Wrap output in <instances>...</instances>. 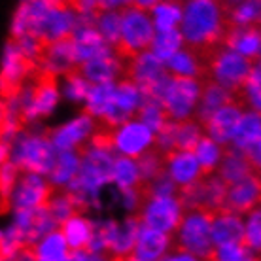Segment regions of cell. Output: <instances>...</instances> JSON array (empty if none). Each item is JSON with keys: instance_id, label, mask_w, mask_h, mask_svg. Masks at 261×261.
Listing matches in <instances>:
<instances>
[{"instance_id": "3957f363", "label": "cell", "mask_w": 261, "mask_h": 261, "mask_svg": "<svg viewBox=\"0 0 261 261\" xmlns=\"http://www.w3.org/2000/svg\"><path fill=\"white\" fill-rule=\"evenodd\" d=\"M57 150L47 140L46 135H33V133H19L12 142V161L21 172H34V174H49L55 163Z\"/></svg>"}, {"instance_id": "4316f807", "label": "cell", "mask_w": 261, "mask_h": 261, "mask_svg": "<svg viewBox=\"0 0 261 261\" xmlns=\"http://www.w3.org/2000/svg\"><path fill=\"white\" fill-rule=\"evenodd\" d=\"M150 13L157 31L176 29V25L182 21V6L169 4V2H157L155 6L150 10Z\"/></svg>"}, {"instance_id": "ffe728a7", "label": "cell", "mask_w": 261, "mask_h": 261, "mask_svg": "<svg viewBox=\"0 0 261 261\" xmlns=\"http://www.w3.org/2000/svg\"><path fill=\"white\" fill-rule=\"evenodd\" d=\"M68 252H70L68 244L59 229L40 239L36 244H31V254L34 261H66Z\"/></svg>"}, {"instance_id": "2e32d148", "label": "cell", "mask_w": 261, "mask_h": 261, "mask_svg": "<svg viewBox=\"0 0 261 261\" xmlns=\"http://www.w3.org/2000/svg\"><path fill=\"white\" fill-rule=\"evenodd\" d=\"M167 248H169V235L142 225L135 244V257L138 261H159L167 254Z\"/></svg>"}, {"instance_id": "8992f818", "label": "cell", "mask_w": 261, "mask_h": 261, "mask_svg": "<svg viewBox=\"0 0 261 261\" xmlns=\"http://www.w3.org/2000/svg\"><path fill=\"white\" fill-rule=\"evenodd\" d=\"M53 188H55V184H51L40 174L21 172L19 180L15 184V190L12 193V199H10V206L13 212L46 208Z\"/></svg>"}, {"instance_id": "74e56055", "label": "cell", "mask_w": 261, "mask_h": 261, "mask_svg": "<svg viewBox=\"0 0 261 261\" xmlns=\"http://www.w3.org/2000/svg\"><path fill=\"white\" fill-rule=\"evenodd\" d=\"M244 261H261V259H257V257H254V255H250V257H246Z\"/></svg>"}, {"instance_id": "52a82bcc", "label": "cell", "mask_w": 261, "mask_h": 261, "mask_svg": "<svg viewBox=\"0 0 261 261\" xmlns=\"http://www.w3.org/2000/svg\"><path fill=\"white\" fill-rule=\"evenodd\" d=\"M199 98V82L191 78H170L163 112L169 121H184L193 116Z\"/></svg>"}, {"instance_id": "f546056e", "label": "cell", "mask_w": 261, "mask_h": 261, "mask_svg": "<svg viewBox=\"0 0 261 261\" xmlns=\"http://www.w3.org/2000/svg\"><path fill=\"white\" fill-rule=\"evenodd\" d=\"M241 242L246 246L250 255L261 257V208L248 216V222L244 225V237Z\"/></svg>"}, {"instance_id": "1f68e13d", "label": "cell", "mask_w": 261, "mask_h": 261, "mask_svg": "<svg viewBox=\"0 0 261 261\" xmlns=\"http://www.w3.org/2000/svg\"><path fill=\"white\" fill-rule=\"evenodd\" d=\"M244 153L250 157V161L254 165H257V167H261V130L259 135L254 138V142L250 144L248 148L244 150Z\"/></svg>"}, {"instance_id": "4dcf8cb0", "label": "cell", "mask_w": 261, "mask_h": 261, "mask_svg": "<svg viewBox=\"0 0 261 261\" xmlns=\"http://www.w3.org/2000/svg\"><path fill=\"white\" fill-rule=\"evenodd\" d=\"M19 174L21 170L12 163V161H8L6 165H2L0 167V193L6 197L8 201L12 199V193L15 190V184L19 180Z\"/></svg>"}, {"instance_id": "f35d334b", "label": "cell", "mask_w": 261, "mask_h": 261, "mask_svg": "<svg viewBox=\"0 0 261 261\" xmlns=\"http://www.w3.org/2000/svg\"><path fill=\"white\" fill-rule=\"evenodd\" d=\"M257 259H261V257H257Z\"/></svg>"}, {"instance_id": "83f0119b", "label": "cell", "mask_w": 261, "mask_h": 261, "mask_svg": "<svg viewBox=\"0 0 261 261\" xmlns=\"http://www.w3.org/2000/svg\"><path fill=\"white\" fill-rule=\"evenodd\" d=\"M140 178L138 174V165L130 157H119L114 161V172H112V182H116L121 188V191L130 190L137 180Z\"/></svg>"}, {"instance_id": "6da1fadb", "label": "cell", "mask_w": 261, "mask_h": 261, "mask_svg": "<svg viewBox=\"0 0 261 261\" xmlns=\"http://www.w3.org/2000/svg\"><path fill=\"white\" fill-rule=\"evenodd\" d=\"M225 15L218 0H188L182 10L180 33L188 46L225 42Z\"/></svg>"}, {"instance_id": "ac0fdd59", "label": "cell", "mask_w": 261, "mask_h": 261, "mask_svg": "<svg viewBox=\"0 0 261 261\" xmlns=\"http://www.w3.org/2000/svg\"><path fill=\"white\" fill-rule=\"evenodd\" d=\"M210 237H212L214 246L229 244V242H241L242 237H244L242 218L233 214L231 210L216 216L214 222H212V227H210Z\"/></svg>"}, {"instance_id": "d6a6232c", "label": "cell", "mask_w": 261, "mask_h": 261, "mask_svg": "<svg viewBox=\"0 0 261 261\" xmlns=\"http://www.w3.org/2000/svg\"><path fill=\"white\" fill-rule=\"evenodd\" d=\"M10 153H12V142L0 138V167L10 161Z\"/></svg>"}, {"instance_id": "e0dca14e", "label": "cell", "mask_w": 261, "mask_h": 261, "mask_svg": "<svg viewBox=\"0 0 261 261\" xmlns=\"http://www.w3.org/2000/svg\"><path fill=\"white\" fill-rule=\"evenodd\" d=\"M106 53H112L110 46L97 33L95 27H84L80 33H76V40H74V57H76V63H85V61L106 55Z\"/></svg>"}, {"instance_id": "30bf717a", "label": "cell", "mask_w": 261, "mask_h": 261, "mask_svg": "<svg viewBox=\"0 0 261 261\" xmlns=\"http://www.w3.org/2000/svg\"><path fill=\"white\" fill-rule=\"evenodd\" d=\"M180 218H182V208L176 197H153L140 214V222L144 227H150L165 235H172L180 223Z\"/></svg>"}, {"instance_id": "9a60e30c", "label": "cell", "mask_w": 261, "mask_h": 261, "mask_svg": "<svg viewBox=\"0 0 261 261\" xmlns=\"http://www.w3.org/2000/svg\"><path fill=\"white\" fill-rule=\"evenodd\" d=\"M61 235L65 237L68 250H82V252H91V242L95 237V225L84 216H74L66 220L59 227Z\"/></svg>"}, {"instance_id": "8fae6325", "label": "cell", "mask_w": 261, "mask_h": 261, "mask_svg": "<svg viewBox=\"0 0 261 261\" xmlns=\"http://www.w3.org/2000/svg\"><path fill=\"white\" fill-rule=\"evenodd\" d=\"M93 130V118L87 114H82L72 123L63 125L59 129L47 133V140L53 144V148L59 151H72L76 146L89 140Z\"/></svg>"}, {"instance_id": "484cf974", "label": "cell", "mask_w": 261, "mask_h": 261, "mask_svg": "<svg viewBox=\"0 0 261 261\" xmlns=\"http://www.w3.org/2000/svg\"><path fill=\"white\" fill-rule=\"evenodd\" d=\"M95 29L97 33L105 38L108 46H114L119 38H121V13L118 10L108 8L97 21H95Z\"/></svg>"}, {"instance_id": "cb8c5ba5", "label": "cell", "mask_w": 261, "mask_h": 261, "mask_svg": "<svg viewBox=\"0 0 261 261\" xmlns=\"http://www.w3.org/2000/svg\"><path fill=\"white\" fill-rule=\"evenodd\" d=\"M259 130H261V116L257 112H246V114H242V118L239 121V125H237L235 135L231 138V142L239 150H246L250 144L254 142V138L259 135Z\"/></svg>"}, {"instance_id": "7a4b0ae2", "label": "cell", "mask_w": 261, "mask_h": 261, "mask_svg": "<svg viewBox=\"0 0 261 261\" xmlns=\"http://www.w3.org/2000/svg\"><path fill=\"white\" fill-rule=\"evenodd\" d=\"M212 210H182V218L176 231L169 235L170 254H188L197 261L206 259L214 250L210 227L216 218Z\"/></svg>"}, {"instance_id": "277c9868", "label": "cell", "mask_w": 261, "mask_h": 261, "mask_svg": "<svg viewBox=\"0 0 261 261\" xmlns=\"http://www.w3.org/2000/svg\"><path fill=\"white\" fill-rule=\"evenodd\" d=\"M34 70H36V65L27 59L17 44L10 40L4 47L2 63H0V98L8 100L15 97L34 74Z\"/></svg>"}, {"instance_id": "4fadbf2b", "label": "cell", "mask_w": 261, "mask_h": 261, "mask_svg": "<svg viewBox=\"0 0 261 261\" xmlns=\"http://www.w3.org/2000/svg\"><path fill=\"white\" fill-rule=\"evenodd\" d=\"M241 118H242L241 108L227 102V105L222 106L212 116V119H210L206 129H204V135L208 138H212L216 144L229 142L233 138V135H235V129L237 125H239V121H241Z\"/></svg>"}, {"instance_id": "44dd1931", "label": "cell", "mask_w": 261, "mask_h": 261, "mask_svg": "<svg viewBox=\"0 0 261 261\" xmlns=\"http://www.w3.org/2000/svg\"><path fill=\"white\" fill-rule=\"evenodd\" d=\"M80 170V159L74 151H57L55 163L49 170V182L55 186H66L72 182V178L78 174Z\"/></svg>"}, {"instance_id": "d6986e66", "label": "cell", "mask_w": 261, "mask_h": 261, "mask_svg": "<svg viewBox=\"0 0 261 261\" xmlns=\"http://www.w3.org/2000/svg\"><path fill=\"white\" fill-rule=\"evenodd\" d=\"M167 172L178 188L193 184L199 178H202L201 167H199L195 153H176V155H172L167 161Z\"/></svg>"}, {"instance_id": "ba28073f", "label": "cell", "mask_w": 261, "mask_h": 261, "mask_svg": "<svg viewBox=\"0 0 261 261\" xmlns=\"http://www.w3.org/2000/svg\"><path fill=\"white\" fill-rule=\"evenodd\" d=\"M254 65L255 63L242 57L241 53L225 47L212 61V80L225 87L227 91H233L248 82Z\"/></svg>"}, {"instance_id": "d4e9b609", "label": "cell", "mask_w": 261, "mask_h": 261, "mask_svg": "<svg viewBox=\"0 0 261 261\" xmlns=\"http://www.w3.org/2000/svg\"><path fill=\"white\" fill-rule=\"evenodd\" d=\"M182 44H184V38H182V33L178 29L157 31L155 38H153V46H151V53L159 61H167L182 47Z\"/></svg>"}, {"instance_id": "603a6c76", "label": "cell", "mask_w": 261, "mask_h": 261, "mask_svg": "<svg viewBox=\"0 0 261 261\" xmlns=\"http://www.w3.org/2000/svg\"><path fill=\"white\" fill-rule=\"evenodd\" d=\"M114 93H116V85L110 84H100V85H93L89 89V95L85 98V108L84 114L91 116V118H97V116H102L108 106H110L112 98H114Z\"/></svg>"}, {"instance_id": "f1b7e54d", "label": "cell", "mask_w": 261, "mask_h": 261, "mask_svg": "<svg viewBox=\"0 0 261 261\" xmlns=\"http://www.w3.org/2000/svg\"><path fill=\"white\" fill-rule=\"evenodd\" d=\"M25 246L29 244H25L21 233L13 225L0 229V261H15Z\"/></svg>"}, {"instance_id": "7c38bea8", "label": "cell", "mask_w": 261, "mask_h": 261, "mask_svg": "<svg viewBox=\"0 0 261 261\" xmlns=\"http://www.w3.org/2000/svg\"><path fill=\"white\" fill-rule=\"evenodd\" d=\"M153 140V133L140 121H127L121 125L116 135V148H118L125 157L138 159L144 151L150 148Z\"/></svg>"}, {"instance_id": "5bb4252c", "label": "cell", "mask_w": 261, "mask_h": 261, "mask_svg": "<svg viewBox=\"0 0 261 261\" xmlns=\"http://www.w3.org/2000/svg\"><path fill=\"white\" fill-rule=\"evenodd\" d=\"M76 72L91 85L110 84L112 80L118 78V63L112 53H106V55L89 59L85 63H78Z\"/></svg>"}, {"instance_id": "e575fe53", "label": "cell", "mask_w": 261, "mask_h": 261, "mask_svg": "<svg viewBox=\"0 0 261 261\" xmlns=\"http://www.w3.org/2000/svg\"><path fill=\"white\" fill-rule=\"evenodd\" d=\"M161 261H197L188 254H169L167 257H161Z\"/></svg>"}, {"instance_id": "836d02e7", "label": "cell", "mask_w": 261, "mask_h": 261, "mask_svg": "<svg viewBox=\"0 0 261 261\" xmlns=\"http://www.w3.org/2000/svg\"><path fill=\"white\" fill-rule=\"evenodd\" d=\"M66 261H87V252H82V250H70Z\"/></svg>"}, {"instance_id": "5b68a950", "label": "cell", "mask_w": 261, "mask_h": 261, "mask_svg": "<svg viewBox=\"0 0 261 261\" xmlns=\"http://www.w3.org/2000/svg\"><path fill=\"white\" fill-rule=\"evenodd\" d=\"M118 12L121 13V40L125 42V46L138 55L150 53L155 38L151 13L130 8L127 4H121Z\"/></svg>"}, {"instance_id": "9c48e42d", "label": "cell", "mask_w": 261, "mask_h": 261, "mask_svg": "<svg viewBox=\"0 0 261 261\" xmlns=\"http://www.w3.org/2000/svg\"><path fill=\"white\" fill-rule=\"evenodd\" d=\"M225 208L237 216H250L261 208V169L242 178L239 182L227 184Z\"/></svg>"}, {"instance_id": "d590c367", "label": "cell", "mask_w": 261, "mask_h": 261, "mask_svg": "<svg viewBox=\"0 0 261 261\" xmlns=\"http://www.w3.org/2000/svg\"><path fill=\"white\" fill-rule=\"evenodd\" d=\"M87 261H108L100 252H93V254H87Z\"/></svg>"}, {"instance_id": "7402d4cb", "label": "cell", "mask_w": 261, "mask_h": 261, "mask_svg": "<svg viewBox=\"0 0 261 261\" xmlns=\"http://www.w3.org/2000/svg\"><path fill=\"white\" fill-rule=\"evenodd\" d=\"M195 157L201 167L202 178L214 174L218 170V165L222 161V146L216 144L212 138H208L206 135L201 138V142L197 144L195 148Z\"/></svg>"}, {"instance_id": "8d00e7d4", "label": "cell", "mask_w": 261, "mask_h": 261, "mask_svg": "<svg viewBox=\"0 0 261 261\" xmlns=\"http://www.w3.org/2000/svg\"><path fill=\"white\" fill-rule=\"evenodd\" d=\"M8 208H12V206H10V201L0 193V212H4V210H8Z\"/></svg>"}]
</instances>
